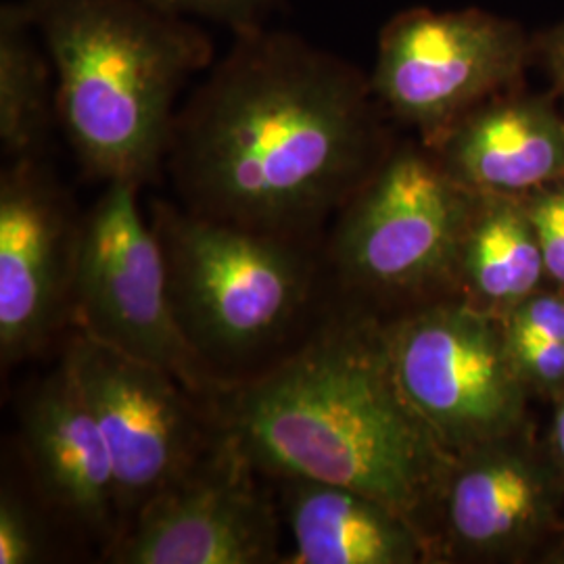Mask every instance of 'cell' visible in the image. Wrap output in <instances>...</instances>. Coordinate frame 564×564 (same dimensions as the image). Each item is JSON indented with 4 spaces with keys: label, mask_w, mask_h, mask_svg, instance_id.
<instances>
[{
    "label": "cell",
    "mask_w": 564,
    "mask_h": 564,
    "mask_svg": "<svg viewBox=\"0 0 564 564\" xmlns=\"http://www.w3.org/2000/svg\"><path fill=\"white\" fill-rule=\"evenodd\" d=\"M381 109L358 67L263 25L176 111L165 167L188 212L312 241L393 149Z\"/></svg>",
    "instance_id": "cell-1"
},
{
    "label": "cell",
    "mask_w": 564,
    "mask_h": 564,
    "mask_svg": "<svg viewBox=\"0 0 564 564\" xmlns=\"http://www.w3.org/2000/svg\"><path fill=\"white\" fill-rule=\"evenodd\" d=\"M209 408L260 475L368 494L440 547V505L454 456L405 398L381 314L347 305L279 360L223 381Z\"/></svg>",
    "instance_id": "cell-2"
},
{
    "label": "cell",
    "mask_w": 564,
    "mask_h": 564,
    "mask_svg": "<svg viewBox=\"0 0 564 564\" xmlns=\"http://www.w3.org/2000/svg\"><path fill=\"white\" fill-rule=\"evenodd\" d=\"M21 2L53 61L61 126L86 174L155 181L182 86L214 59L207 34L147 0Z\"/></svg>",
    "instance_id": "cell-3"
},
{
    "label": "cell",
    "mask_w": 564,
    "mask_h": 564,
    "mask_svg": "<svg viewBox=\"0 0 564 564\" xmlns=\"http://www.w3.org/2000/svg\"><path fill=\"white\" fill-rule=\"evenodd\" d=\"M170 303L182 335L220 379L295 335L316 300L312 241L249 230L153 202Z\"/></svg>",
    "instance_id": "cell-4"
},
{
    "label": "cell",
    "mask_w": 564,
    "mask_h": 564,
    "mask_svg": "<svg viewBox=\"0 0 564 564\" xmlns=\"http://www.w3.org/2000/svg\"><path fill=\"white\" fill-rule=\"evenodd\" d=\"M473 193L426 144L393 147L343 205L326 262L351 305L381 314L454 297V265Z\"/></svg>",
    "instance_id": "cell-5"
},
{
    "label": "cell",
    "mask_w": 564,
    "mask_h": 564,
    "mask_svg": "<svg viewBox=\"0 0 564 564\" xmlns=\"http://www.w3.org/2000/svg\"><path fill=\"white\" fill-rule=\"evenodd\" d=\"M398 381L452 456L531 423L505 323L460 297L414 305L384 321Z\"/></svg>",
    "instance_id": "cell-6"
},
{
    "label": "cell",
    "mask_w": 564,
    "mask_h": 564,
    "mask_svg": "<svg viewBox=\"0 0 564 564\" xmlns=\"http://www.w3.org/2000/svg\"><path fill=\"white\" fill-rule=\"evenodd\" d=\"M141 186L109 182L82 220L72 330L160 366L209 400L220 379L176 323L162 245L139 207Z\"/></svg>",
    "instance_id": "cell-7"
},
{
    "label": "cell",
    "mask_w": 564,
    "mask_h": 564,
    "mask_svg": "<svg viewBox=\"0 0 564 564\" xmlns=\"http://www.w3.org/2000/svg\"><path fill=\"white\" fill-rule=\"evenodd\" d=\"M61 360L80 384L109 445L120 531L142 506L191 475L223 442L209 400L160 366L76 330Z\"/></svg>",
    "instance_id": "cell-8"
},
{
    "label": "cell",
    "mask_w": 564,
    "mask_h": 564,
    "mask_svg": "<svg viewBox=\"0 0 564 564\" xmlns=\"http://www.w3.org/2000/svg\"><path fill=\"white\" fill-rule=\"evenodd\" d=\"M527 41L479 9H412L389 21L368 76L375 99L431 147L456 121L521 78Z\"/></svg>",
    "instance_id": "cell-9"
},
{
    "label": "cell",
    "mask_w": 564,
    "mask_h": 564,
    "mask_svg": "<svg viewBox=\"0 0 564 564\" xmlns=\"http://www.w3.org/2000/svg\"><path fill=\"white\" fill-rule=\"evenodd\" d=\"M223 435L191 475L123 524L102 561L113 564L282 563L281 506Z\"/></svg>",
    "instance_id": "cell-10"
},
{
    "label": "cell",
    "mask_w": 564,
    "mask_h": 564,
    "mask_svg": "<svg viewBox=\"0 0 564 564\" xmlns=\"http://www.w3.org/2000/svg\"><path fill=\"white\" fill-rule=\"evenodd\" d=\"M82 220L42 158L0 176V360L25 362L72 324Z\"/></svg>",
    "instance_id": "cell-11"
},
{
    "label": "cell",
    "mask_w": 564,
    "mask_h": 564,
    "mask_svg": "<svg viewBox=\"0 0 564 564\" xmlns=\"http://www.w3.org/2000/svg\"><path fill=\"white\" fill-rule=\"evenodd\" d=\"M564 481L533 424L454 456L440 505L444 561L521 563L563 527Z\"/></svg>",
    "instance_id": "cell-12"
},
{
    "label": "cell",
    "mask_w": 564,
    "mask_h": 564,
    "mask_svg": "<svg viewBox=\"0 0 564 564\" xmlns=\"http://www.w3.org/2000/svg\"><path fill=\"white\" fill-rule=\"evenodd\" d=\"M20 442L42 502L111 544L121 527L116 466L99 419L63 360L21 400Z\"/></svg>",
    "instance_id": "cell-13"
},
{
    "label": "cell",
    "mask_w": 564,
    "mask_h": 564,
    "mask_svg": "<svg viewBox=\"0 0 564 564\" xmlns=\"http://www.w3.org/2000/svg\"><path fill=\"white\" fill-rule=\"evenodd\" d=\"M431 153L463 188L524 197L564 181V120L538 95L502 93L433 142Z\"/></svg>",
    "instance_id": "cell-14"
},
{
    "label": "cell",
    "mask_w": 564,
    "mask_h": 564,
    "mask_svg": "<svg viewBox=\"0 0 564 564\" xmlns=\"http://www.w3.org/2000/svg\"><path fill=\"white\" fill-rule=\"evenodd\" d=\"M281 487L282 523L295 550L289 564L442 563L435 542L400 510L345 485L300 477Z\"/></svg>",
    "instance_id": "cell-15"
},
{
    "label": "cell",
    "mask_w": 564,
    "mask_h": 564,
    "mask_svg": "<svg viewBox=\"0 0 564 564\" xmlns=\"http://www.w3.org/2000/svg\"><path fill=\"white\" fill-rule=\"evenodd\" d=\"M544 256L521 197L473 193L454 265V297L505 321L547 286Z\"/></svg>",
    "instance_id": "cell-16"
},
{
    "label": "cell",
    "mask_w": 564,
    "mask_h": 564,
    "mask_svg": "<svg viewBox=\"0 0 564 564\" xmlns=\"http://www.w3.org/2000/svg\"><path fill=\"white\" fill-rule=\"evenodd\" d=\"M57 113V80L23 2L0 9V144L4 158H42Z\"/></svg>",
    "instance_id": "cell-17"
},
{
    "label": "cell",
    "mask_w": 564,
    "mask_h": 564,
    "mask_svg": "<svg viewBox=\"0 0 564 564\" xmlns=\"http://www.w3.org/2000/svg\"><path fill=\"white\" fill-rule=\"evenodd\" d=\"M51 540L39 510L25 502L13 485L0 494V564L44 563Z\"/></svg>",
    "instance_id": "cell-18"
},
{
    "label": "cell",
    "mask_w": 564,
    "mask_h": 564,
    "mask_svg": "<svg viewBox=\"0 0 564 564\" xmlns=\"http://www.w3.org/2000/svg\"><path fill=\"white\" fill-rule=\"evenodd\" d=\"M521 199L542 247L547 282L564 291V181L531 191Z\"/></svg>",
    "instance_id": "cell-19"
},
{
    "label": "cell",
    "mask_w": 564,
    "mask_h": 564,
    "mask_svg": "<svg viewBox=\"0 0 564 564\" xmlns=\"http://www.w3.org/2000/svg\"><path fill=\"white\" fill-rule=\"evenodd\" d=\"M184 20L199 18L228 28L235 36L265 25L276 0H147Z\"/></svg>",
    "instance_id": "cell-20"
},
{
    "label": "cell",
    "mask_w": 564,
    "mask_h": 564,
    "mask_svg": "<svg viewBox=\"0 0 564 564\" xmlns=\"http://www.w3.org/2000/svg\"><path fill=\"white\" fill-rule=\"evenodd\" d=\"M542 55H544L547 72L556 84V90L564 99V20L545 34L542 41Z\"/></svg>",
    "instance_id": "cell-21"
},
{
    "label": "cell",
    "mask_w": 564,
    "mask_h": 564,
    "mask_svg": "<svg viewBox=\"0 0 564 564\" xmlns=\"http://www.w3.org/2000/svg\"><path fill=\"white\" fill-rule=\"evenodd\" d=\"M544 444L564 481V393L554 402V414H552V423H550L547 440Z\"/></svg>",
    "instance_id": "cell-22"
},
{
    "label": "cell",
    "mask_w": 564,
    "mask_h": 564,
    "mask_svg": "<svg viewBox=\"0 0 564 564\" xmlns=\"http://www.w3.org/2000/svg\"><path fill=\"white\" fill-rule=\"evenodd\" d=\"M542 563H556L564 564V523L561 529H558V533H556V538L550 542V545L545 547L544 552H542V558H540Z\"/></svg>",
    "instance_id": "cell-23"
}]
</instances>
